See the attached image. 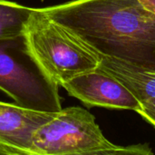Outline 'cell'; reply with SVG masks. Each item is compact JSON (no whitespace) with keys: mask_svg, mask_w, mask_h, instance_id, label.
<instances>
[{"mask_svg":"<svg viewBox=\"0 0 155 155\" xmlns=\"http://www.w3.org/2000/svg\"><path fill=\"white\" fill-rule=\"evenodd\" d=\"M43 10L96 54L155 73V15L138 0H74Z\"/></svg>","mask_w":155,"mask_h":155,"instance_id":"6da1fadb","label":"cell"},{"mask_svg":"<svg viewBox=\"0 0 155 155\" xmlns=\"http://www.w3.org/2000/svg\"><path fill=\"white\" fill-rule=\"evenodd\" d=\"M35 155H150L148 143L119 146L108 141L94 116L82 107L61 109L42 124L33 139Z\"/></svg>","mask_w":155,"mask_h":155,"instance_id":"7a4b0ae2","label":"cell"},{"mask_svg":"<svg viewBox=\"0 0 155 155\" xmlns=\"http://www.w3.org/2000/svg\"><path fill=\"white\" fill-rule=\"evenodd\" d=\"M58 87L36 61L25 34L0 40V90L15 104L38 112H58Z\"/></svg>","mask_w":155,"mask_h":155,"instance_id":"3957f363","label":"cell"},{"mask_svg":"<svg viewBox=\"0 0 155 155\" xmlns=\"http://www.w3.org/2000/svg\"><path fill=\"white\" fill-rule=\"evenodd\" d=\"M25 36L36 61L58 84L98 68L100 56L43 10L35 8Z\"/></svg>","mask_w":155,"mask_h":155,"instance_id":"277c9868","label":"cell"},{"mask_svg":"<svg viewBox=\"0 0 155 155\" xmlns=\"http://www.w3.org/2000/svg\"><path fill=\"white\" fill-rule=\"evenodd\" d=\"M62 87L88 107L133 110L136 113L142 109L141 102L122 82L99 67L72 78Z\"/></svg>","mask_w":155,"mask_h":155,"instance_id":"5b68a950","label":"cell"},{"mask_svg":"<svg viewBox=\"0 0 155 155\" xmlns=\"http://www.w3.org/2000/svg\"><path fill=\"white\" fill-rule=\"evenodd\" d=\"M54 114L0 101V155H35V133Z\"/></svg>","mask_w":155,"mask_h":155,"instance_id":"8992f818","label":"cell"},{"mask_svg":"<svg viewBox=\"0 0 155 155\" xmlns=\"http://www.w3.org/2000/svg\"><path fill=\"white\" fill-rule=\"evenodd\" d=\"M99 56L98 67L122 82L141 104L155 99V73L136 69L110 56Z\"/></svg>","mask_w":155,"mask_h":155,"instance_id":"52a82bcc","label":"cell"},{"mask_svg":"<svg viewBox=\"0 0 155 155\" xmlns=\"http://www.w3.org/2000/svg\"><path fill=\"white\" fill-rule=\"evenodd\" d=\"M35 8L0 0V40L24 35Z\"/></svg>","mask_w":155,"mask_h":155,"instance_id":"ba28073f","label":"cell"},{"mask_svg":"<svg viewBox=\"0 0 155 155\" xmlns=\"http://www.w3.org/2000/svg\"><path fill=\"white\" fill-rule=\"evenodd\" d=\"M137 114L155 127V99H150L143 103L142 109Z\"/></svg>","mask_w":155,"mask_h":155,"instance_id":"9c48e42d","label":"cell"},{"mask_svg":"<svg viewBox=\"0 0 155 155\" xmlns=\"http://www.w3.org/2000/svg\"><path fill=\"white\" fill-rule=\"evenodd\" d=\"M143 7L155 15V0H138Z\"/></svg>","mask_w":155,"mask_h":155,"instance_id":"30bf717a","label":"cell"}]
</instances>
